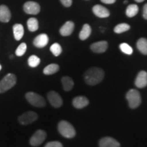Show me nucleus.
<instances>
[{
  "label": "nucleus",
  "mask_w": 147,
  "mask_h": 147,
  "mask_svg": "<svg viewBox=\"0 0 147 147\" xmlns=\"http://www.w3.org/2000/svg\"><path fill=\"white\" fill-rule=\"evenodd\" d=\"M104 77V71L99 67H93L86 71L84 78L86 83L89 85H95L102 82Z\"/></svg>",
  "instance_id": "nucleus-1"
},
{
  "label": "nucleus",
  "mask_w": 147,
  "mask_h": 147,
  "mask_svg": "<svg viewBox=\"0 0 147 147\" xmlns=\"http://www.w3.org/2000/svg\"><path fill=\"white\" fill-rule=\"evenodd\" d=\"M58 130L61 135L66 138H72L76 135L75 129L66 121H61L59 123Z\"/></svg>",
  "instance_id": "nucleus-2"
},
{
  "label": "nucleus",
  "mask_w": 147,
  "mask_h": 147,
  "mask_svg": "<svg viewBox=\"0 0 147 147\" xmlns=\"http://www.w3.org/2000/svg\"><path fill=\"white\" fill-rule=\"evenodd\" d=\"M16 83V77L14 74H8L0 81V93H4L12 88Z\"/></svg>",
  "instance_id": "nucleus-3"
},
{
  "label": "nucleus",
  "mask_w": 147,
  "mask_h": 147,
  "mask_svg": "<svg viewBox=\"0 0 147 147\" xmlns=\"http://www.w3.org/2000/svg\"><path fill=\"white\" fill-rule=\"evenodd\" d=\"M25 97L29 104L38 108L45 107L46 102L44 97L34 92H28L25 95Z\"/></svg>",
  "instance_id": "nucleus-4"
},
{
  "label": "nucleus",
  "mask_w": 147,
  "mask_h": 147,
  "mask_svg": "<svg viewBox=\"0 0 147 147\" xmlns=\"http://www.w3.org/2000/svg\"><path fill=\"white\" fill-rule=\"evenodd\" d=\"M126 98L128 101L129 106L131 108H136L141 104V96L139 91L136 89H131L127 92Z\"/></svg>",
  "instance_id": "nucleus-5"
},
{
  "label": "nucleus",
  "mask_w": 147,
  "mask_h": 147,
  "mask_svg": "<svg viewBox=\"0 0 147 147\" xmlns=\"http://www.w3.org/2000/svg\"><path fill=\"white\" fill-rule=\"evenodd\" d=\"M38 118V114L33 111H28L23 113L18 117V122L22 125H26L32 123L36 121Z\"/></svg>",
  "instance_id": "nucleus-6"
},
{
  "label": "nucleus",
  "mask_w": 147,
  "mask_h": 147,
  "mask_svg": "<svg viewBox=\"0 0 147 147\" xmlns=\"http://www.w3.org/2000/svg\"><path fill=\"white\" fill-rule=\"evenodd\" d=\"M47 138V133L42 129L37 130L30 138L29 142L33 146H38L43 143Z\"/></svg>",
  "instance_id": "nucleus-7"
},
{
  "label": "nucleus",
  "mask_w": 147,
  "mask_h": 147,
  "mask_svg": "<svg viewBox=\"0 0 147 147\" xmlns=\"http://www.w3.org/2000/svg\"><path fill=\"white\" fill-rule=\"evenodd\" d=\"M48 100L50 104L55 108H59L63 104V100L59 94L54 91L49 92L47 95Z\"/></svg>",
  "instance_id": "nucleus-8"
},
{
  "label": "nucleus",
  "mask_w": 147,
  "mask_h": 147,
  "mask_svg": "<svg viewBox=\"0 0 147 147\" xmlns=\"http://www.w3.org/2000/svg\"><path fill=\"white\" fill-rule=\"evenodd\" d=\"M23 10L29 14H38L40 11V6L35 1H27L23 5Z\"/></svg>",
  "instance_id": "nucleus-9"
},
{
  "label": "nucleus",
  "mask_w": 147,
  "mask_h": 147,
  "mask_svg": "<svg viewBox=\"0 0 147 147\" xmlns=\"http://www.w3.org/2000/svg\"><path fill=\"white\" fill-rule=\"evenodd\" d=\"M93 12L99 18H107L110 16L109 10L103 5L98 4L93 7Z\"/></svg>",
  "instance_id": "nucleus-10"
},
{
  "label": "nucleus",
  "mask_w": 147,
  "mask_h": 147,
  "mask_svg": "<svg viewBox=\"0 0 147 147\" xmlns=\"http://www.w3.org/2000/svg\"><path fill=\"white\" fill-rule=\"evenodd\" d=\"M91 49L93 52L102 53L106 52L108 49V42L106 41H100L95 42L91 45Z\"/></svg>",
  "instance_id": "nucleus-11"
},
{
  "label": "nucleus",
  "mask_w": 147,
  "mask_h": 147,
  "mask_svg": "<svg viewBox=\"0 0 147 147\" xmlns=\"http://www.w3.org/2000/svg\"><path fill=\"white\" fill-rule=\"evenodd\" d=\"M135 85L140 89L144 88L147 85V73L146 71H140L136 78Z\"/></svg>",
  "instance_id": "nucleus-12"
},
{
  "label": "nucleus",
  "mask_w": 147,
  "mask_h": 147,
  "mask_svg": "<svg viewBox=\"0 0 147 147\" xmlns=\"http://www.w3.org/2000/svg\"><path fill=\"white\" fill-rule=\"evenodd\" d=\"M49 43V37L47 34H41L34 40V45L37 48H44Z\"/></svg>",
  "instance_id": "nucleus-13"
},
{
  "label": "nucleus",
  "mask_w": 147,
  "mask_h": 147,
  "mask_svg": "<svg viewBox=\"0 0 147 147\" xmlns=\"http://www.w3.org/2000/svg\"><path fill=\"white\" fill-rule=\"evenodd\" d=\"M100 147H120V144L111 137H105L100 141Z\"/></svg>",
  "instance_id": "nucleus-14"
},
{
  "label": "nucleus",
  "mask_w": 147,
  "mask_h": 147,
  "mask_svg": "<svg viewBox=\"0 0 147 147\" xmlns=\"http://www.w3.org/2000/svg\"><path fill=\"white\" fill-rule=\"evenodd\" d=\"M74 29V23L72 21H67L61 27L59 30L60 34L63 36H70L72 34Z\"/></svg>",
  "instance_id": "nucleus-15"
},
{
  "label": "nucleus",
  "mask_w": 147,
  "mask_h": 147,
  "mask_svg": "<svg viewBox=\"0 0 147 147\" xmlns=\"http://www.w3.org/2000/svg\"><path fill=\"white\" fill-rule=\"evenodd\" d=\"M89 101L86 97L84 96H78L74 98L72 104L76 108L78 109H81L86 107L89 104Z\"/></svg>",
  "instance_id": "nucleus-16"
},
{
  "label": "nucleus",
  "mask_w": 147,
  "mask_h": 147,
  "mask_svg": "<svg viewBox=\"0 0 147 147\" xmlns=\"http://www.w3.org/2000/svg\"><path fill=\"white\" fill-rule=\"evenodd\" d=\"M11 18V13L6 5H0V21L3 23H8Z\"/></svg>",
  "instance_id": "nucleus-17"
},
{
  "label": "nucleus",
  "mask_w": 147,
  "mask_h": 147,
  "mask_svg": "<svg viewBox=\"0 0 147 147\" xmlns=\"http://www.w3.org/2000/svg\"><path fill=\"white\" fill-rule=\"evenodd\" d=\"M13 34L16 40H21L24 35V27L21 24H15L13 26Z\"/></svg>",
  "instance_id": "nucleus-18"
},
{
  "label": "nucleus",
  "mask_w": 147,
  "mask_h": 147,
  "mask_svg": "<svg viewBox=\"0 0 147 147\" xmlns=\"http://www.w3.org/2000/svg\"><path fill=\"white\" fill-rule=\"evenodd\" d=\"M91 34V28L89 25L84 24L82 27V30L79 34V38L81 40H85L90 36Z\"/></svg>",
  "instance_id": "nucleus-19"
},
{
  "label": "nucleus",
  "mask_w": 147,
  "mask_h": 147,
  "mask_svg": "<svg viewBox=\"0 0 147 147\" xmlns=\"http://www.w3.org/2000/svg\"><path fill=\"white\" fill-rule=\"evenodd\" d=\"M61 83L63 89L66 91H70L74 87L73 80L69 76H63L61 79Z\"/></svg>",
  "instance_id": "nucleus-20"
},
{
  "label": "nucleus",
  "mask_w": 147,
  "mask_h": 147,
  "mask_svg": "<svg viewBox=\"0 0 147 147\" xmlns=\"http://www.w3.org/2000/svg\"><path fill=\"white\" fill-rule=\"evenodd\" d=\"M137 48L142 54L147 55V39L144 38H140L136 44Z\"/></svg>",
  "instance_id": "nucleus-21"
},
{
  "label": "nucleus",
  "mask_w": 147,
  "mask_h": 147,
  "mask_svg": "<svg viewBox=\"0 0 147 147\" xmlns=\"http://www.w3.org/2000/svg\"><path fill=\"white\" fill-rule=\"evenodd\" d=\"M139 11V8L136 4H130L126 8L125 14L127 16L131 18L135 16Z\"/></svg>",
  "instance_id": "nucleus-22"
},
{
  "label": "nucleus",
  "mask_w": 147,
  "mask_h": 147,
  "mask_svg": "<svg viewBox=\"0 0 147 147\" xmlns=\"http://www.w3.org/2000/svg\"><path fill=\"white\" fill-rule=\"evenodd\" d=\"M59 69V65L55 63H52L45 67V68L43 70V72L46 75H52L57 72Z\"/></svg>",
  "instance_id": "nucleus-23"
},
{
  "label": "nucleus",
  "mask_w": 147,
  "mask_h": 147,
  "mask_svg": "<svg viewBox=\"0 0 147 147\" xmlns=\"http://www.w3.org/2000/svg\"><path fill=\"white\" fill-rule=\"evenodd\" d=\"M27 27L30 32H36L39 28V24H38V20L36 18H30L27 21Z\"/></svg>",
  "instance_id": "nucleus-24"
},
{
  "label": "nucleus",
  "mask_w": 147,
  "mask_h": 147,
  "mask_svg": "<svg viewBox=\"0 0 147 147\" xmlns=\"http://www.w3.org/2000/svg\"><path fill=\"white\" fill-rule=\"evenodd\" d=\"M130 26L127 23H121L117 25L115 28H114V32L116 34H122V33L125 32L129 30Z\"/></svg>",
  "instance_id": "nucleus-25"
},
{
  "label": "nucleus",
  "mask_w": 147,
  "mask_h": 147,
  "mask_svg": "<svg viewBox=\"0 0 147 147\" xmlns=\"http://www.w3.org/2000/svg\"><path fill=\"white\" fill-rule=\"evenodd\" d=\"M40 63V59L36 55H32L28 59V64L31 67H36Z\"/></svg>",
  "instance_id": "nucleus-26"
},
{
  "label": "nucleus",
  "mask_w": 147,
  "mask_h": 147,
  "mask_svg": "<svg viewBox=\"0 0 147 147\" xmlns=\"http://www.w3.org/2000/svg\"><path fill=\"white\" fill-rule=\"evenodd\" d=\"M50 50L55 57H58L62 53V48L58 43H54L51 45Z\"/></svg>",
  "instance_id": "nucleus-27"
},
{
  "label": "nucleus",
  "mask_w": 147,
  "mask_h": 147,
  "mask_svg": "<svg viewBox=\"0 0 147 147\" xmlns=\"http://www.w3.org/2000/svg\"><path fill=\"white\" fill-rule=\"evenodd\" d=\"M119 48H120L121 51L126 55H130L133 53V49H132V48L127 43L121 44L120 46H119Z\"/></svg>",
  "instance_id": "nucleus-28"
},
{
  "label": "nucleus",
  "mask_w": 147,
  "mask_h": 147,
  "mask_svg": "<svg viewBox=\"0 0 147 147\" xmlns=\"http://www.w3.org/2000/svg\"><path fill=\"white\" fill-rule=\"evenodd\" d=\"M27 51V45L25 43H21V45L18 46L17 49L15 51V53L16 55V56L18 57H21L25 54V52Z\"/></svg>",
  "instance_id": "nucleus-29"
},
{
  "label": "nucleus",
  "mask_w": 147,
  "mask_h": 147,
  "mask_svg": "<svg viewBox=\"0 0 147 147\" xmlns=\"http://www.w3.org/2000/svg\"><path fill=\"white\" fill-rule=\"evenodd\" d=\"M45 147H63V145L58 141H53L48 142Z\"/></svg>",
  "instance_id": "nucleus-30"
},
{
  "label": "nucleus",
  "mask_w": 147,
  "mask_h": 147,
  "mask_svg": "<svg viewBox=\"0 0 147 147\" xmlns=\"http://www.w3.org/2000/svg\"><path fill=\"white\" fill-rule=\"evenodd\" d=\"M61 3L63 4L65 7H70L72 4V0H60Z\"/></svg>",
  "instance_id": "nucleus-31"
},
{
  "label": "nucleus",
  "mask_w": 147,
  "mask_h": 147,
  "mask_svg": "<svg viewBox=\"0 0 147 147\" xmlns=\"http://www.w3.org/2000/svg\"><path fill=\"white\" fill-rule=\"evenodd\" d=\"M142 16L144 18L147 20V3H146L143 7V13Z\"/></svg>",
  "instance_id": "nucleus-32"
},
{
  "label": "nucleus",
  "mask_w": 147,
  "mask_h": 147,
  "mask_svg": "<svg viewBox=\"0 0 147 147\" xmlns=\"http://www.w3.org/2000/svg\"><path fill=\"white\" fill-rule=\"evenodd\" d=\"M101 1L106 4H113L116 2V0H101Z\"/></svg>",
  "instance_id": "nucleus-33"
},
{
  "label": "nucleus",
  "mask_w": 147,
  "mask_h": 147,
  "mask_svg": "<svg viewBox=\"0 0 147 147\" xmlns=\"http://www.w3.org/2000/svg\"><path fill=\"white\" fill-rule=\"evenodd\" d=\"M135 1L138 3H141V2H142V1H144V0H135Z\"/></svg>",
  "instance_id": "nucleus-34"
},
{
  "label": "nucleus",
  "mask_w": 147,
  "mask_h": 147,
  "mask_svg": "<svg viewBox=\"0 0 147 147\" xmlns=\"http://www.w3.org/2000/svg\"><path fill=\"white\" fill-rule=\"evenodd\" d=\"M128 3L127 1H124V3Z\"/></svg>",
  "instance_id": "nucleus-35"
},
{
  "label": "nucleus",
  "mask_w": 147,
  "mask_h": 147,
  "mask_svg": "<svg viewBox=\"0 0 147 147\" xmlns=\"http://www.w3.org/2000/svg\"><path fill=\"white\" fill-rule=\"evenodd\" d=\"M1 65H0V70H1Z\"/></svg>",
  "instance_id": "nucleus-36"
}]
</instances>
